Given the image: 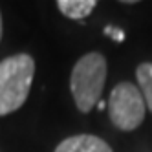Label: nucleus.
I'll return each mask as SVG.
<instances>
[{"mask_svg": "<svg viewBox=\"0 0 152 152\" xmlns=\"http://www.w3.org/2000/svg\"><path fill=\"white\" fill-rule=\"evenodd\" d=\"M35 75V61L28 53H17L0 61V117L13 114L29 95Z\"/></svg>", "mask_w": 152, "mask_h": 152, "instance_id": "f257e3e1", "label": "nucleus"}, {"mask_svg": "<svg viewBox=\"0 0 152 152\" xmlns=\"http://www.w3.org/2000/svg\"><path fill=\"white\" fill-rule=\"evenodd\" d=\"M106 72V59L97 51L86 53L75 62L70 77V90L77 110L86 114L101 101Z\"/></svg>", "mask_w": 152, "mask_h": 152, "instance_id": "f03ea898", "label": "nucleus"}, {"mask_svg": "<svg viewBox=\"0 0 152 152\" xmlns=\"http://www.w3.org/2000/svg\"><path fill=\"white\" fill-rule=\"evenodd\" d=\"M145 112L147 104L141 95V90L136 84L123 81L112 88L110 99H108V115L115 128L123 130V132L136 130L143 123Z\"/></svg>", "mask_w": 152, "mask_h": 152, "instance_id": "7ed1b4c3", "label": "nucleus"}, {"mask_svg": "<svg viewBox=\"0 0 152 152\" xmlns=\"http://www.w3.org/2000/svg\"><path fill=\"white\" fill-rule=\"evenodd\" d=\"M55 152H114L104 139L92 134H79L62 139Z\"/></svg>", "mask_w": 152, "mask_h": 152, "instance_id": "20e7f679", "label": "nucleus"}, {"mask_svg": "<svg viewBox=\"0 0 152 152\" xmlns=\"http://www.w3.org/2000/svg\"><path fill=\"white\" fill-rule=\"evenodd\" d=\"M95 6H97L95 0H59L57 2L59 11L72 20L86 18L94 11Z\"/></svg>", "mask_w": 152, "mask_h": 152, "instance_id": "39448f33", "label": "nucleus"}, {"mask_svg": "<svg viewBox=\"0 0 152 152\" xmlns=\"http://www.w3.org/2000/svg\"><path fill=\"white\" fill-rule=\"evenodd\" d=\"M136 79L139 84L141 95L145 99V104L152 112V64L150 62H141L136 68Z\"/></svg>", "mask_w": 152, "mask_h": 152, "instance_id": "423d86ee", "label": "nucleus"}, {"mask_svg": "<svg viewBox=\"0 0 152 152\" xmlns=\"http://www.w3.org/2000/svg\"><path fill=\"white\" fill-rule=\"evenodd\" d=\"M104 33H106V35H112V39H114L115 42H123V40H125L123 29H115V28H112V26H108V28H104Z\"/></svg>", "mask_w": 152, "mask_h": 152, "instance_id": "0eeeda50", "label": "nucleus"}, {"mask_svg": "<svg viewBox=\"0 0 152 152\" xmlns=\"http://www.w3.org/2000/svg\"><path fill=\"white\" fill-rule=\"evenodd\" d=\"M2 33H4V26H2V13H0V40H2Z\"/></svg>", "mask_w": 152, "mask_h": 152, "instance_id": "6e6552de", "label": "nucleus"}, {"mask_svg": "<svg viewBox=\"0 0 152 152\" xmlns=\"http://www.w3.org/2000/svg\"><path fill=\"white\" fill-rule=\"evenodd\" d=\"M104 101H99V103H97V108H99V110H104Z\"/></svg>", "mask_w": 152, "mask_h": 152, "instance_id": "1a4fd4ad", "label": "nucleus"}]
</instances>
